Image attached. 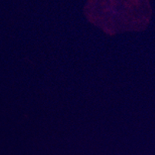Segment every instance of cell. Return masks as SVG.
<instances>
[{"label": "cell", "mask_w": 155, "mask_h": 155, "mask_svg": "<svg viewBox=\"0 0 155 155\" xmlns=\"http://www.w3.org/2000/svg\"><path fill=\"white\" fill-rule=\"evenodd\" d=\"M84 13L91 23L107 34L140 31L147 26L151 15L148 1H88Z\"/></svg>", "instance_id": "obj_1"}]
</instances>
